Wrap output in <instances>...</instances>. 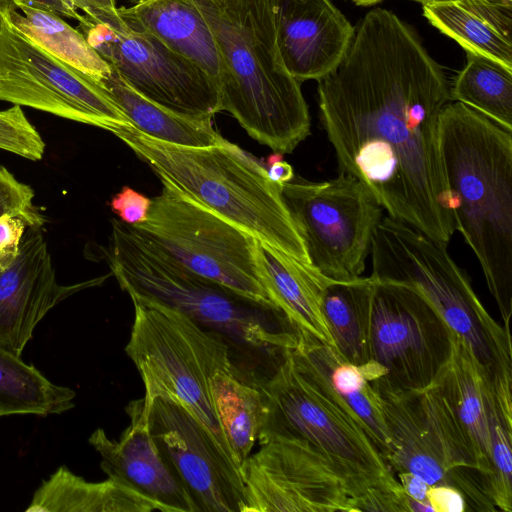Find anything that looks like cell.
Returning <instances> with one entry per match:
<instances>
[{
  "label": "cell",
  "mask_w": 512,
  "mask_h": 512,
  "mask_svg": "<svg viewBox=\"0 0 512 512\" xmlns=\"http://www.w3.org/2000/svg\"><path fill=\"white\" fill-rule=\"evenodd\" d=\"M317 81L339 173L362 182L388 216L448 245L455 226L439 120L450 87L415 31L389 10H370Z\"/></svg>",
  "instance_id": "6da1fadb"
},
{
  "label": "cell",
  "mask_w": 512,
  "mask_h": 512,
  "mask_svg": "<svg viewBox=\"0 0 512 512\" xmlns=\"http://www.w3.org/2000/svg\"><path fill=\"white\" fill-rule=\"evenodd\" d=\"M439 148L455 230L478 259L510 331L512 132L451 101L440 115Z\"/></svg>",
  "instance_id": "7a4b0ae2"
},
{
  "label": "cell",
  "mask_w": 512,
  "mask_h": 512,
  "mask_svg": "<svg viewBox=\"0 0 512 512\" xmlns=\"http://www.w3.org/2000/svg\"><path fill=\"white\" fill-rule=\"evenodd\" d=\"M192 1L217 43L221 111L275 153H291L310 134V116L279 55L269 0Z\"/></svg>",
  "instance_id": "3957f363"
},
{
  "label": "cell",
  "mask_w": 512,
  "mask_h": 512,
  "mask_svg": "<svg viewBox=\"0 0 512 512\" xmlns=\"http://www.w3.org/2000/svg\"><path fill=\"white\" fill-rule=\"evenodd\" d=\"M109 132L146 162L162 183L254 238L310 264L281 186L239 146L226 139L210 147L175 145L151 138L132 125L117 126Z\"/></svg>",
  "instance_id": "277c9868"
},
{
  "label": "cell",
  "mask_w": 512,
  "mask_h": 512,
  "mask_svg": "<svg viewBox=\"0 0 512 512\" xmlns=\"http://www.w3.org/2000/svg\"><path fill=\"white\" fill-rule=\"evenodd\" d=\"M106 251L112 274L130 298L175 309L228 345L282 359L298 336L284 315L192 272L139 235L112 219Z\"/></svg>",
  "instance_id": "5b68a950"
},
{
  "label": "cell",
  "mask_w": 512,
  "mask_h": 512,
  "mask_svg": "<svg viewBox=\"0 0 512 512\" xmlns=\"http://www.w3.org/2000/svg\"><path fill=\"white\" fill-rule=\"evenodd\" d=\"M446 244L383 215L373 236L371 276L411 287L436 309L468 345L482 367L498 405L512 411L510 331L488 313Z\"/></svg>",
  "instance_id": "8992f818"
},
{
  "label": "cell",
  "mask_w": 512,
  "mask_h": 512,
  "mask_svg": "<svg viewBox=\"0 0 512 512\" xmlns=\"http://www.w3.org/2000/svg\"><path fill=\"white\" fill-rule=\"evenodd\" d=\"M256 384L262 395L260 445L274 437L305 441L369 487L396 478L364 423L299 341L273 373Z\"/></svg>",
  "instance_id": "52a82bcc"
},
{
  "label": "cell",
  "mask_w": 512,
  "mask_h": 512,
  "mask_svg": "<svg viewBox=\"0 0 512 512\" xmlns=\"http://www.w3.org/2000/svg\"><path fill=\"white\" fill-rule=\"evenodd\" d=\"M131 299L134 321L125 352L143 381L144 398H164L181 405L232 461L210 390L214 373L234 365L230 346L175 309Z\"/></svg>",
  "instance_id": "ba28073f"
},
{
  "label": "cell",
  "mask_w": 512,
  "mask_h": 512,
  "mask_svg": "<svg viewBox=\"0 0 512 512\" xmlns=\"http://www.w3.org/2000/svg\"><path fill=\"white\" fill-rule=\"evenodd\" d=\"M375 389V388H374ZM380 396L392 471L411 472L430 486L459 490L466 512H495L491 478L482 470L471 440L435 384L420 389H375Z\"/></svg>",
  "instance_id": "9c48e42d"
},
{
  "label": "cell",
  "mask_w": 512,
  "mask_h": 512,
  "mask_svg": "<svg viewBox=\"0 0 512 512\" xmlns=\"http://www.w3.org/2000/svg\"><path fill=\"white\" fill-rule=\"evenodd\" d=\"M162 184L161 193L151 199L147 219L130 225L132 229L192 272L278 310L257 271L256 238Z\"/></svg>",
  "instance_id": "30bf717a"
},
{
  "label": "cell",
  "mask_w": 512,
  "mask_h": 512,
  "mask_svg": "<svg viewBox=\"0 0 512 512\" xmlns=\"http://www.w3.org/2000/svg\"><path fill=\"white\" fill-rule=\"evenodd\" d=\"M281 195L312 267L333 281L361 277L383 216L370 190L345 173L322 182L294 175Z\"/></svg>",
  "instance_id": "8fae6325"
},
{
  "label": "cell",
  "mask_w": 512,
  "mask_h": 512,
  "mask_svg": "<svg viewBox=\"0 0 512 512\" xmlns=\"http://www.w3.org/2000/svg\"><path fill=\"white\" fill-rule=\"evenodd\" d=\"M373 280L370 360L383 376L372 386L390 391L431 386L450 357L453 331L415 289Z\"/></svg>",
  "instance_id": "7c38bea8"
},
{
  "label": "cell",
  "mask_w": 512,
  "mask_h": 512,
  "mask_svg": "<svg viewBox=\"0 0 512 512\" xmlns=\"http://www.w3.org/2000/svg\"><path fill=\"white\" fill-rule=\"evenodd\" d=\"M242 512H357L372 488L309 443L274 437L242 467Z\"/></svg>",
  "instance_id": "4fadbf2b"
},
{
  "label": "cell",
  "mask_w": 512,
  "mask_h": 512,
  "mask_svg": "<svg viewBox=\"0 0 512 512\" xmlns=\"http://www.w3.org/2000/svg\"><path fill=\"white\" fill-rule=\"evenodd\" d=\"M82 15L78 29L88 43L139 94L190 117L221 111L218 84L158 38L125 22L114 28Z\"/></svg>",
  "instance_id": "5bb4252c"
},
{
  "label": "cell",
  "mask_w": 512,
  "mask_h": 512,
  "mask_svg": "<svg viewBox=\"0 0 512 512\" xmlns=\"http://www.w3.org/2000/svg\"><path fill=\"white\" fill-rule=\"evenodd\" d=\"M1 15V101L107 131L131 125L96 81L45 52Z\"/></svg>",
  "instance_id": "9a60e30c"
},
{
  "label": "cell",
  "mask_w": 512,
  "mask_h": 512,
  "mask_svg": "<svg viewBox=\"0 0 512 512\" xmlns=\"http://www.w3.org/2000/svg\"><path fill=\"white\" fill-rule=\"evenodd\" d=\"M147 402L151 434L197 512H242V474L208 430L171 400Z\"/></svg>",
  "instance_id": "2e32d148"
},
{
  "label": "cell",
  "mask_w": 512,
  "mask_h": 512,
  "mask_svg": "<svg viewBox=\"0 0 512 512\" xmlns=\"http://www.w3.org/2000/svg\"><path fill=\"white\" fill-rule=\"evenodd\" d=\"M104 279L72 285L58 283L41 230L27 228L18 256L0 269V348L21 357L35 327L52 308Z\"/></svg>",
  "instance_id": "e0dca14e"
},
{
  "label": "cell",
  "mask_w": 512,
  "mask_h": 512,
  "mask_svg": "<svg viewBox=\"0 0 512 512\" xmlns=\"http://www.w3.org/2000/svg\"><path fill=\"white\" fill-rule=\"evenodd\" d=\"M128 427L118 440L97 428L88 438L101 457L108 478L156 502L162 512H197L187 491L161 455L151 434L148 402L143 397L126 406Z\"/></svg>",
  "instance_id": "ac0fdd59"
},
{
  "label": "cell",
  "mask_w": 512,
  "mask_h": 512,
  "mask_svg": "<svg viewBox=\"0 0 512 512\" xmlns=\"http://www.w3.org/2000/svg\"><path fill=\"white\" fill-rule=\"evenodd\" d=\"M275 42L299 82L318 80L346 53L355 27L330 0H269Z\"/></svg>",
  "instance_id": "d6986e66"
},
{
  "label": "cell",
  "mask_w": 512,
  "mask_h": 512,
  "mask_svg": "<svg viewBox=\"0 0 512 512\" xmlns=\"http://www.w3.org/2000/svg\"><path fill=\"white\" fill-rule=\"evenodd\" d=\"M254 255L260 280L274 306L297 336L334 347L325 322L321 299L330 279L310 264L255 239Z\"/></svg>",
  "instance_id": "ffe728a7"
},
{
  "label": "cell",
  "mask_w": 512,
  "mask_h": 512,
  "mask_svg": "<svg viewBox=\"0 0 512 512\" xmlns=\"http://www.w3.org/2000/svg\"><path fill=\"white\" fill-rule=\"evenodd\" d=\"M127 26L158 38L205 71L220 89V59L215 37L192 0H146L118 8Z\"/></svg>",
  "instance_id": "44dd1931"
},
{
  "label": "cell",
  "mask_w": 512,
  "mask_h": 512,
  "mask_svg": "<svg viewBox=\"0 0 512 512\" xmlns=\"http://www.w3.org/2000/svg\"><path fill=\"white\" fill-rule=\"evenodd\" d=\"M427 20L466 52L512 68V4L489 0H434L422 4Z\"/></svg>",
  "instance_id": "7402d4cb"
},
{
  "label": "cell",
  "mask_w": 512,
  "mask_h": 512,
  "mask_svg": "<svg viewBox=\"0 0 512 512\" xmlns=\"http://www.w3.org/2000/svg\"><path fill=\"white\" fill-rule=\"evenodd\" d=\"M466 430L482 470L491 478V437L488 420V381L467 343L452 334L451 354L434 383Z\"/></svg>",
  "instance_id": "603a6c76"
},
{
  "label": "cell",
  "mask_w": 512,
  "mask_h": 512,
  "mask_svg": "<svg viewBox=\"0 0 512 512\" xmlns=\"http://www.w3.org/2000/svg\"><path fill=\"white\" fill-rule=\"evenodd\" d=\"M28 512H152L161 507L110 478L90 482L60 466L34 492Z\"/></svg>",
  "instance_id": "cb8c5ba5"
},
{
  "label": "cell",
  "mask_w": 512,
  "mask_h": 512,
  "mask_svg": "<svg viewBox=\"0 0 512 512\" xmlns=\"http://www.w3.org/2000/svg\"><path fill=\"white\" fill-rule=\"evenodd\" d=\"M99 84L130 124L151 138L187 147H210L224 140L213 128L212 117H190L169 110L139 94L113 68Z\"/></svg>",
  "instance_id": "d4e9b609"
},
{
  "label": "cell",
  "mask_w": 512,
  "mask_h": 512,
  "mask_svg": "<svg viewBox=\"0 0 512 512\" xmlns=\"http://www.w3.org/2000/svg\"><path fill=\"white\" fill-rule=\"evenodd\" d=\"M2 14L25 37L45 52L80 71L98 84L112 71L83 33L56 12L11 0ZM100 85V84H99Z\"/></svg>",
  "instance_id": "484cf974"
},
{
  "label": "cell",
  "mask_w": 512,
  "mask_h": 512,
  "mask_svg": "<svg viewBox=\"0 0 512 512\" xmlns=\"http://www.w3.org/2000/svg\"><path fill=\"white\" fill-rule=\"evenodd\" d=\"M210 390L231 459L241 472L258 440L262 416L261 392L256 382L245 381L234 365L214 373Z\"/></svg>",
  "instance_id": "4316f807"
},
{
  "label": "cell",
  "mask_w": 512,
  "mask_h": 512,
  "mask_svg": "<svg viewBox=\"0 0 512 512\" xmlns=\"http://www.w3.org/2000/svg\"><path fill=\"white\" fill-rule=\"evenodd\" d=\"M373 278L330 280L322 294L321 309L334 342L346 361L363 365L370 361L369 322Z\"/></svg>",
  "instance_id": "83f0119b"
},
{
  "label": "cell",
  "mask_w": 512,
  "mask_h": 512,
  "mask_svg": "<svg viewBox=\"0 0 512 512\" xmlns=\"http://www.w3.org/2000/svg\"><path fill=\"white\" fill-rule=\"evenodd\" d=\"M298 341L325 368L334 391L364 423L372 441L387 463L391 443L380 396L370 383L363 366L344 360L333 347L313 338L299 336Z\"/></svg>",
  "instance_id": "f1b7e54d"
},
{
  "label": "cell",
  "mask_w": 512,
  "mask_h": 512,
  "mask_svg": "<svg viewBox=\"0 0 512 512\" xmlns=\"http://www.w3.org/2000/svg\"><path fill=\"white\" fill-rule=\"evenodd\" d=\"M75 391L49 381L33 364L0 348V417H46L74 407Z\"/></svg>",
  "instance_id": "f546056e"
},
{
  "label": "cell",
  "mask_w": 512,
  "mask_h": 512,
  "mask_svg": "<svg viewBox=\"0 0 512 512\" xmlns=\"http://www.w3.org/2000/svg\"><path fill=\"white\" fill-rule=\"evenodd\" d=\"M466 55L467 64L450 88L451 100L512 132V68L481 54Z\"/></svg>",
  "instance_id": "4dcf8cb0"
},
{
  "label": "cell",
  "mask_w": 512,
  "mask_h": 512,
  "mask_svg": "<svg viewBox=\"0 0 512 512\" xmlns=\"http://www.w3.org/2000/svg\"><path fill=\"white\" fill-rule=\"evenodd\" d=\"M491 437L492 499L497 510L512 511V418L498 407L493 391L487 394Z\"/></svg>",
  "instance_id": "1f68e13d"
},
{
  "label": "cell",
  "mask_w": 512,
  "mask_h": 512,
  "mask_svg": "<svg viewBox=\"0 0 512 512\" xmlns=\"http://www.w3.org/2000/svg\"><path fill=\"white\" fill-rule=\"evenodd\" d=\"M45 142L28 120L21 106L0 110V149L38 161L43 158Z\"/></svg>",
  "instance_id": "d6a6232c"
},
{
  "label": "cell",
  "mask_w": 512,
  "mask_h": 512,
  "mask_svg": "<svg viewBox=\"0 0 512 512\" xmlns=\"http://www.w3.org/2000/svg\"><path fill=\"white\" fill-rule=\"evenodd\" d=\"M33 188L19 181L7 168L0 166V216L23 217L28 228L41 229L45 218L34 204Z\"/></svg>",
  "instance_id": "836d02e7"
},
{
  "label": "cell",
  "mask_w": 512,
  "mask_h": 512,
  "mask_svg": "<svg viewBox=\"0 0 512 512\" xmlns=\"http://www.w3.org/2000/svg\"><path fill=\"white\" fill-rule=\"evenodd\" d=\"M356 511L410 512L408 496L397 478L372 487L356 500Z\"/></svg>",
  "instance_id": "e575fe53"
},
{
  "label": "cell",
  "mask_w": 512,
  "mask_h": 512,
  "mask_svg": "<svg viewBox=\"0 0 512 512\" xmlns=\"http://www.w3.org/2000/svg\"><path fill=\"white\" fill-rule=\"evenodd\" d=\"M151 206V199L134 189L124 186L110 202V207L122 222L135 225L147 219Z\"/></svg>",
  "instance_id": "d590c367"
},
{
  "label": "cell",
  "mask_w": 512,
  "mask_h": 512,
  "mask_svg": "<svg viewBox=\"0 0 512 512\" xmlns=\"http://www.w3.org/2000/svg\"><path fill=\"white\" fill-rule=\"evenodd\" d=\"M27 221L17 215L0 216V269L8 267L18 256Z\"/></svg>",
  "instance_id": "8d00e7d4"
},
{
  "label": "cell",
  "mask_w": 512,
  "mask_h": 512,
  "mask_svg": "<svg viewBox=\"0 0 512 512\" xmlns=\"http://www.w3.org/2000/svg\"><path fill=\"white\" fill-rule=\"evenodd\" d=\"M77 10L91 19L117 28L124 24L116 6V0H67Z\"/></svg>",
  "instance_id": "74e56055"
},
{
  "label": "cell",
  "mask_w": 512,
  "mask_h": 512,
  "mask_svg": "<svg viewBox=\"0 0 512 512\" xmlns=\"http://www.w3.org/2000/svg\"><path fill=\"white\" fill-rule=\"evenodd\" d=\"M427 501L433 512H466L462 493L448 485H432L427 492Z\"/></svg>",
  "instance_id": "f35d334b"
},
{
  "label": "cell",
  "mask_w": 512,
  "mask_h": 512,
  "mask_svg": "<svg viewBox=\"0 0 512 512\" xmlns=\"http://www.w3.org/2000/svg\"><path fill=\"white\" fill-rule=\"evenodd\" d=\"M397 479L403 487L405 493L412 499L427 502V492L430 485L421 477L411 472H398Z\"/></svg>",
  "instance_id": "ab89813d"
},
{
  "label": "cell",
  "mask_w": 512,
  "mask_h": 512,
  "mask_svg": "<svg viewBox=\"0 0 512 512\" xmlns=\"http://www.w3.org/2000/svg\"><path fill=\"white\" fill-rule=\"evenodd\" d=\"M52 10L62 17L80 22L83 15L67 0H15Z\"/></svg>",
  "instance_id": "60d3db41"
},
{
  "label": "cell",
  "mask_w": 512,
  "mask_h": 512,
  "mask_svg": "<svg viewBox=\"0 0 512 512\" xmlns=\"http://www.w3.org/2000/svg\"><path fill=\"white\" fill-rule=\"evenodd\" d=\"M281 155L276 153V155L272 156L269 159L270 166L267 169L269 178L280 186L289 182L294 177L292 166L283 161Z\"/></svg>",
  "instance_id": "b9f144b4"
},
{
  "label": "cell",
  "mask_w": 512,
  "mask_h": 512,
  "mask_svg": "<svg viewBox=\"0 0 512 512\" xmlns=\"http://www.w3.org/2000/svg\"><path fill=\"white\" fill-rule=\"evenodd\" d=\"M355 4L360 6H371L382 2L383 0H352Z\"/></svg>",
  "instance_id": "7bdbcfd3"
},
{
  "label": "cell",
  "mask_w": 512,
  "mask_h": 512,
  "mask_svg": "<svg viewBox=\"0 0 512 512\" xmlns=\"http://www.w3.org/2000/svg\"><path fill=\"white\" fill-rule=\"evenodd\" d=\"M11 0H0V26H1V19H2V15H1V12L2 10L9 4H11Z\"/></svg>",
  "instance_id": "ee69618b"
},
{
  "label": "cell",
  "mask_w": 512,
  "mask_h": 512,
  "mask_svg": "<svg viewBox=\"0 0 512 512\" xmlns=\"http://www.w3.org/2000/svg\"><path fill=\"white\" fill-rule=\"evenodd\" d=\"M412 1H416V2H419V3L423 4V3L434 1V0H412ZM489 1H495V2L512 4V0H489Z\"/></svg>",
  "instance_id": "f6af8a7d"
},
{
  "label": "cell",
  "mask_w": 512,
  "mask_h": 512,
  "mask_svg": "<svg viewBox=\"0 0 512 512\" xmlns=\"http://www.w3.org/2000/svg\"><path fill=\"white\" fill-rule=\"evenodd\" d=\"M142 1H146V0H136V2H142Z\"/></svg>",
  "instance_id": "bcb514c9"
}]
</instances>
